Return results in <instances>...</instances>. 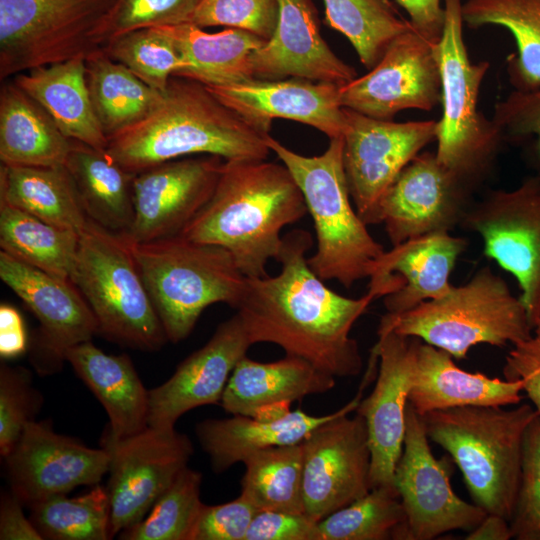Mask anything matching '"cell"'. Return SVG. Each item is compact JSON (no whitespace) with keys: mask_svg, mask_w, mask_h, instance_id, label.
<instances>
[{"mask_svg":"<svg viewBox=\"0 0 540 540\" xmlns=\"http://www.w3.org/2000/svg\"><path fill=\"white\" fill-rule=\"evenodd\" d=\"M73 140L14 82L0 92V160L4 165L65 166Z\"/></svg>","mask_w":540,"mask_h":540,"instance_id":"1f68e13d","label":"cell"},{"mask_svg":"<svg viewBox=\"0 0 540 540\" xmlns=\"http://www.w3.org/2000/svg\"><path fill=\"white\" fill-rule=\"evenodd\" d=\"M243 463L241 494L258 510L305 513L302 443L257 451Z\"/></svg>","mask_w":540,"mask_h":540,"instance_id":"74e56055","label":"cell"},{"mask_svg":"<svg viewBox=\"0 0 540 540\" xmlns=\"http://www.w3.org/2000/svg\"><path fill=\"white\" fill-rule=\"evenodd\" d=\"M200 472L185 467L158 497L149 514L140 522L120 532L125 540H188L198 516Z\"/></svg>","mask_w":540,"mask_h":540,"instance_id":"b9f144b4","label":"cell"},{"mask_svg":"<svg viewBox=\"0 0 540 540\" xmlns=\"http://www.w3.org/2000/svg\"><path fill=\"white\" fill-rule=\"evenodd\" d=\"M129 242L169 341L187 338L208 306L239 304L247 277L227 249L180 234Z\"/></svg>","mask_w":540,"mask_h":540,"instance_id":"8992f818","label":"cell"},{"mask_svg":"<svg viewBox=\"0 0 540 540\" xmlns=\"http://www.w3.org/2000/svg\"><path fill=\"white\" fill-rule=\"evenodd\" d=\"M258 511L242 494L219 505L203 503L188 540H245Z\"/></svg>","mask_w":540,"mask_h":540,"instance_id":"681fc988","label":"cell"},{"mask_svg":"<svg viewBox=\"0 0 540 540\" xmlns=\"http://www.w3.org/2000/svg\"><path fill=\"white\" fill-rule=\"evenodd\" d=\"M460 227L477 233L484 254L512 274L532 329L540 321V176L473 202Z\"/></svg>","mask_w":540,"mask_h":540,"instance_id":"8fae6325","label":"cell"},{"mask_svg":"<svg viewBox=\"0 0 540 540\" xmlns=\"http://www.w3.org/2000/svg\"><path fill=\"white\" fill-rule=\"evenodd\" d=\"M278 17V0H201L190 23L242 29L269 40Z\"/></svg>","mask_w":540,"mask_h":540,"instance_id":"f6af8a7d","label":"cell"},{"mask_svg":"<svg viewBox=\"0 0 540 540\" xmlns=\"http://www.w3.org/2000/svg\"><path fill=\"white\" fill-rule=\"evenodd\" d=\"M28 339L20 312L12 305L0 306V355L13 358L27 350Z\"/></svg>","mask_w":540,"mask_h":540,"instance_id":"11a10c76","label":"cell"},{"mask_svg":"<svg viewBox=\"0 0 540 540\" xmlns=\"http://www.w3.org/2000/svg\"><path fill=\"white\" fill-rule=\"evenodd\" d=\"M42 397L32 386L31 375L23 367L0 368V453L8 455L25 427L34 421Z\"/></svg>","mask_w":540,"mask_h":540,"instance_id":"ee69618b","label":"cell"},{"mask_svg":"<svg viewBox=\"0 0 540 540\" xmlns=\"http://www.w3.org/2000/svg\"><path fill=\"white\" fill-rule=\"evenodd\" d=\"M269 132L224 105L205 85L173 76L159 105L109 136L106 151L134 174L195 155L267 159Z\"/></svg>","mask_w":540,"mask_h":540,"instance_id":"3957f363","label":"cell"},{"mask_svg":"<svg viewBox=\"0 0 540 540\" xmlns=\"http://www.w3.org/2000/svg\"><path fill=\"white\" fill-rule=\"evenodd\" d=\"M101 447L110 455L107 491L111 538L147 515L158 497L188 466L193 454L190 439L174 427L147 426L122 438L105 431Z\"/></svg>","mask_w":540,"mask_h":540,"instance_id":"7c38bea8","label":"cell"},{"mask_svg":"<svg viewBox=\"0 0 540 540\" xmlns=\"http://www.w3.org/2000/svg\"><path fill=\"white\" fill-rule=\"evenodd\" d=\"M477 185L444 166L436 153H419L381 198L377 224L392 246L460 226Z\"/></svg>","mask_w":540,"mask_h":540,"instance_id":"2e32d148","label":"cell"},{"mask_svg":"<svg viewBox=\"0 0 540 540\" xmlns=\"http://www.w3.org/2000/svg\"><path fill=\"white\" fill-rule=\"evenodd\" d=\"M1 280L40 323L33 341V363L41 373L61 367L66 351L98 333L96 318L79 289L63 279L0 252Z\"/></svg>","mask_w":540,"mask_h":540,"instance_id":"ac0fdd59","label":"cell"},{"mask_svg":"<svg viewBox=\"0 0 540 540\" xmlns=\"http://www.w3.org/2000/svg\"><path fill=\"white\" fill-rule=\"evenodd\" d=\"M30 519L43 539H110V503L107 488L95 485L87 493L42 499L30 507Z\"/></svg>","mask_w":540,"mask_h":540,"instance_id":"60d3db41","label":"cell"},{"mask_svg":"<svg viewBox=\"0 0 540 540\" xmlns=\"http://www.w3.org/2000/svg\"><path fill=\"white\" fill-rule=\"evenodd\" d=\"M4 459L11 492L30 507L77 486L98 484L108 473L110 455L33 421Z\"/></svg>","mask_w":540,"mask_h":540,"instance_id":"ffe728a7","label":"cell"},{"mask_svg":"<svg viewBox=\"0 0 540 540\" xmlns=\"http://www.w3.org/2000/svg\"><path fill=\"white\" fill-rule=\"evenodd\" d=\"M521 380L489 378L460 369L447 351L411 336L408 402L420 415L452 407L516 405L522 399Z\"/></svg>","mask_w":540,"mask_h":540,"instance_id":"484cf974","label":"cell"},{"mask_svg":"<svg viewBox=\"0 0 540 540\" xmlns=\"http://www.w3.org/2000/svg\"><path fill=\"white\" fill-rule=\"evenodd\" d=\"M200 2L201 0H116L108 17V41L134 30L190 23Z\"/></svg>","mask_w":540,"mask_h":540,"instance_id":"c3c4849f","label":"cell"},{"mask_svg":"<svg viewBox=\"0 0 540 540\" xmlns=\"http://www.w3.org/2000/svg\"><path fill=\"white\" fill-rule=\"evenodd\" d=\"M161 28L182 59V67L174 76L206 86H230L255 79L251 56L267 40L237 28L210 33L193 23Z\"/></svg>","mask_w":540,"mask_h":540,"instance_id":"4dcf8cb0","label":"cell"},{"mask_svg":"<svg viewBox=\"0 0 540 540\" xmlns=\"http://www.w3.org/2000/svg\"><path fill=\"white\" fill-rule=\"evenodd\" d=\"M80 233L56 226L0 200V247L33 267L69 279Z\"/></svg>","mask_w":540,"mask_h":540,"instance_id":"8d00e7d4","label":"cell"},{"mask_svg":"<svg viewBox=\"0 0 540 540\" xmlns=\"http://www.w3.org/2000/svg\"><path fill=\"white\" fill-rule=\"evenodd\" d=\"M267 143L291 172L313 219L317 246L308 258L311 269L322 280H336L345 288L369 278L386 250L351 204L343 137L330 139L318 156L296 153L272 136Z\"/></svg>","mask_w":540,"mask_h":540,"instance_id":"5b68a950","label":"cell"},{"mask_svg":"<svg viewBox=\"0 0 540 540\" xmlns=\"http://www.w3.org/2000/svg\"><path fill=\"white\" fill-rule=\"evenodd\" d=\"M452 458L437 459L421 416L408 402L403 451L394 483L406 516V540H431L453 530H472L485 518L478 505L452 489Z\"/></svg>","mask_w":540,"mask_h":540,"instance_id":"5bb4252c","label":"cell"},{"mask_svg":"<svg viewBox=\"0 0 540 540\" xmlns=\"http://www.w3.org/2000/svg\"><path fill=\"white\" fill-rule=\"evenodd\" d=\"M436 45L414 29L401 34L367 74L340 87L342 106L381 120L407 109L431 111L442 96Z\"/></svg>","mask_w":540,"mask_h":540,"instance_id":"e0dca14e","label":"cell"},{"mask_svg":"<svg viewBox=\"0 0 540 540\" xmlns=\"http://www.w3.org/2000/svg\"><path fill=\"white\" fill-rule=\"evenodd\" d=\"M345 112L343 164L350 196L361 219L377 224L381 198L400 172L436 140L437 121L394 122L348 108Z\"/></svg>","mask_w":540,"mask_h":540,"instance_id":"9a60e30c","label":"cell"},{"mask_svg":"<svg viewBox=\"0 0 540 540\" xmlns=\"http://www.w3.org/2000/svg\"><path fill=\"white\" fill-rule=\"evenodd\" d=\"M115 2L0 0L1 80L104 49Z\"/></svg>","mask_w":540,"mask_h":540,"instance_id":"30bf717a","label":"cell"},{"mask_svg":"<svg viewBox=\"0 0 540 540\" xmlns=\"http://www.w3.org/2000/svg\"><path fill=\"white\" fill-rule=\"evenodd\" d=\"M467 405L421 416L429 440L459 467L476 505L510 521L521 483L526 429L535 407Z\"/></svg>","mask_w":540,"mask_h":540,"instance_id":"277c9868","label":"cell"},{"mask_svg":"<svg viewBox=\"0 0 540 540\" xmlns=\"http://www.w3.org/2000/svg\"><path fill=\"white\" fill-rule=\"evenodd\" d=\"M370 360L379 361L372 392L356 412L367 426L371 451L370 486L395 487L394 473L405 436V410L411 371V336L393 330L377 333Z\"/></svg>","mask_w":540,"mask_h":540,"instance_id":"44dd1931","label":"cell"},{"mask_svg":"<svg viewBox=\"0 0 540 540\" xmlns=\"http://www.w3.org/2000/svg\"><path fill=\"white\" fill-rule=\"evenodd\" d=\"M206 87L224 105L268 129L274 118H283L312 126L332 139L343 137L347 127L338 84L289 78Z\"/></svg>","mask_w":540,"mask_h":540,"instance_id":"cb8c5ba5","label":"cell"},{"mask_svg":"<svg viewBox=\"0 0 540 540\" xmlns=\"http://www.w3.org/2000/svg\"><path fill=\"white\" fill-rule=\"evenodd\" d=\"M335 383V377L296 356L269 363L244 356L232 371L220 405L231 415L254 417L268 406L326 393Z\"/></svg>","mask_w":540,"mask_h":540,"instance_id":"4316f807","label":"cell"},{"mask_svg":"<svg viewBox=\"0 0 540 540\" xmlns=\"http://www.w3.org/2000/svg\"><path fill=\"white\" fill-rule=\"evenodd\" d=\"M288 168L266 159L225 160L215 189L180 235L227 249L247 278L267 276L281 231L307 214Z\"/></svg>","mask_w":540,"mask_h":540,"instance_id":"7a4b0ae2","label":"cell"},{"mask_svg":"<svg viewBox=\"0 0 540 540\" xmlns=\"http://www.w3.org/2000/svg\"><path fill=\"white\" fill-rule=\"evenodd\" d=\"M312 244L306 230L287 233L276 258L280 272L246 278L237 314L252 345L273 343L335 378L354 377L363 360L350 333L376 297L348 298L327 287L308 264Z\"/></svg>","mask_w":540,"mask_h":540,"instance_id":"6da1fadb","label":"cell"},{"mask_svg":"<svg viewBox=\"0 0 540 540\" xmlns=\"http://www.w3.org/2000/svg\"><path fill=\"white\" fill-rule=\"evenodd\" d=\"M70 280L105 338L142 351H157L168 340L123 233L88 219Z\"/></svg>","mask_w":540,"mask_h":540,"instance_id":"ba28073f","label":"cell"},{"mask_svg":"<svg viewBox=\"0 0 540 540\" xmlns=\"http://www.w3.org/2000/svg\"><path fill=\"white\" fill-rule=\"evenodd\" d=\"M512 538L509 521L496 514H489L470 531L466 540H509Z\"/></svg>","mask_w":540,"mask_h":540,"instance_id":"9f6ffc18","label":"cell"},{"mask_svg":"<svg viewBox=\"0 0 540 540\" xmlns=\"http://www.w3.org/2000/svg\"><path fill=\"white\" fill-rule=\"evenodd\" d=\"M504 142L523 145L540 176V89L514 90L495 104L491 118Z\"/></svg>","mask_w":540,"mask_h":540,"instance_id":"7dc6e473","label":"cell"},{"mask_svg":"<svg viewBox=\"0 0 540 540\" xmlns=\"http://www.w3.org/2000/svg\"><path fill=\"white\" fill-rule=\"evenodd\" d=\"M532 336L514 345L503 367L505 380H521L523 391L540 415V321Z\"/></svg>","mask_w":540,"mask_h":540,"instance_id":"816d5d0a","label":"cell"},{"mask_svg":"<svg viewBox=\"0 0 540 540\" xmlns=\"http://www.w3.org/2000/svg\"><path fill=\"white\" fill-rule=\"evenodd\" d=\"M278 2L276 29L251 56L255 79L301 78L342 86L357 77L323 39L312 0Z\"/></svg>","mask_w":540,"mask_h":540,"instance_id":"d4e9b609","label":"cell"},{"mask_svg":"<svg viewBox=\"0 0 540 540\" xmlns=\"http://www.w3.org/2000/svg\"><path fill=\"white\" fill-rule=\"evenodd\" d=\"M445 23L436 45L443 108L437 121L436 156L447 168L479 186L494 167L503 139L478 110L489 62L472 63L463 38L461 0H443Z\"/></svg>","mask_w":540,"mask_h":540,"instance_id":"9c48e42d","label":"cell"},{"mask_svg":"<svg viewBox=\"0 0 540 540\" xmlns=\"http://www.w3.org/2000/svg\"><path fill=\"white\" fill-rule=\"evenodd\" d=\"M106 53L122 63L150 87L165 92L170 79L182 67V59L170 36L161 28L134 30L108 41Z\"/></svg>","mask_w":540,"mask_h":540,"instance_id":"7bdbcfd3","label":"cell"},{"mask_svg":"<svg viewBox=\"0 0 540 540\" xmlns=\"http://www.w3.org/2000/svg\"><path fill=\"white\" fill-rule=\"evenodd\" d=\"M87 217L102 227L126 233L133 221L135 175L104 150L73 141L65 164Z\"/></svg>","mask_w":540,"mask_h":540,"instance_id":"d6a6232c","label":"cell"},{"mask_svg":"<svg viewBox=\"0 0 540 540\" xmlns=\"http://www.w3.org/2000/svg\"><path fill=\"white\" fill-rule=\"evenodd\" d=\"M65 360L104 407L108 434L122 438L148 426L149 391L127 354H106L89 340L69 348Z\"/></svg>","mask_w":540,"mask_h":540,"instance_id":"83f0119b","label":"cell"},{"mask_svg":"<svg viewBox=\"0 0 540 540\" xmlns=\"http://www.w3.org/2000/svg\"><path fill=\"white\" fill-rule=\"evenodd\" d=\"M335 413L317 416L297 409L271 421L232 415L199 422L195 431L202 449L209 456L212 470L222 473L257 451L301 443L314 428Z\"/></svg>","mask_w":540,"mask_h":540,"instance_id":"f546056e","label":"cell"},{"mask_svg":"<svg viewBox=\"0 0 540 540\" xmlns=\"http://www.w3.org/2000/svg\"><path fill=\"white\" fill-rule=\"evenodd\" d=\"M224 161L213 155L190 156L137 173L134 217L123 234L131 242L179 235L211 197Z\"/></svg>","mask_w":540,"mask_h":540,"instance_id":"d6986e66","label":"cell"},{"mask_svg":"<svg viewBox=\"0 0 540 540\" xmlns=\"http://www.w3.org/2000/svg\"><path fill=\"white\" fill-rule=\"evenodd\" d=\"M84 58L17 74L13 82L53 119L70 140L104 150L108 138L94 110Z\"/></svg>","mask_w":540,"mask_h":540,"instance_id":"f1b7e54d","label":"cell"},{"mask_svg":"<svg viewBox=\"0 0 540 540\" xmlns=\"http://www.w3.org/2000/svg\"><path fill=\"white\" fill-rule=\"evenodd\" d=\"M325 23L342 33L360 62L372 69L390 44L413 29L388 0H323Z\"/></svg>","mask_w":540,"mask_h":540,"instance_id":"f35d334b","label":"cell"},{"mask_svg":"<svg viewBox=\"0 0 540 540\" xmlns=\"http://www.w3.org/2000/svg\"><path fill=\"white\" fill-rule=\"evenodd\" d=\"M321 540H406L397 488L380 486L318 522Z\"/></svg>","mask_w":540,"mask_h":540,"instance_id":"ab89813d","label":"cell"},{"mask_svg":"<svg viewBox=\"0 0 540 540\" xmlns=\"http://www.w3.org/2000/svg\"><path fill=\"white\" fill-rule=\"evenodd\" d=\"M363 386L354 399L301 442L305 513L316 522L371 490L366 422L358 413L348 416L356 410Z\"/></svg>","mask_w":540,"mask_h":540,"instance_id":"4fadbf2b","label":"cell"},{"mask_svg":"<svg viewBox=\"0 0 540 540\" xmlns=\"http://www.w3.org/2000/svg\"><path fill=\"white\" fill-rule=\"evenodd\" d=\"M91 101L107 138L145 118L162 101L160 92L104 49L85 60Z\"/></svg>","mask_w":540,"mask_h":540,"instance_id":"e575fe53","label":"cell"},{"mask_svg":"<svg viewBox=\"0 0 540 540\" xmlns=\"http://www.w3.org/2000/svg\"><path fill=\"white\" fill-rule=\"evenodd\" d=\"M0 200L78 233L83 231L89 219L66 166L1 164Z\"/></svg>","mask_w":540,"mask_h":540,"instance_id":"836d02e7","label":"cell"},{"mask_svg":"<svg viewBox=\"0 0 540 540\" xmlns=\"http://www.w3.org/2000/svg\"><path fill=\"white\" fill-rule=\"evenodd\" d=\"M468 243L450 232L420 236L385 251L369 277L368 292L384 297L386 314L400 315L450 292V275Z\"/></svg>","mask_w":540,"mask_h":540,"instance_id":"603a6c76","label":"cell"},{"mask_svg":"<svg viewBox=\"0 0 540 540\" xmlns=\"http://www.w3.org/2000/svg\"><path fill=\"white\" fill-rule=\"evenodd\" d=\"M245 540H321L318 522L306 513L259 510Z\"/></svg>","mask_w":540,"mask_h":540,"instance_id":"f907efd6","label":"cell"},{"mask_svg":"<svg viewBox=\"0 0 540 540\" xmlns=\"http://www.w3.org/2000/svg\"><path fill=\"white\" fill-rule=\"evenodd\" d=\"M22 502L12 493H4L0 503L1 540H42L43 537L22 511Z\"/></svg>","mask_w":540,"mask_h":540,"instance_id":"db71d44e","label":"cell"},{"mask_svg":"<svg viewBox=\"0 0 540 540\" xmlns=\"http://www.w3.org/2000/svg\"><path fill=\"white\" fill-rule=\"evenodd\" d=\"M393 330L418 337L443 349L453 358H465L478 344L516 345L532 336L520 296L489 266L476 271L465 284L453 286L445 296L425 301L400 314H385L377 333Z\"/></svg>","mask_w":540,"mask_h":540,"instance_id":"52a82bcc","label":"cell"},{"mask_svg":"<svg viewBox=\"0 0 540 540\" xmlns=\"http://www.w3.org/2000/svg\"><path fill=\"white\" fill-rule=\"evenodd\" d=\"M251 345L237 313L222 322L209 341L184 359L167 381L149 390L148 426L173 428L184 413L220 404L233 369Z\"/></svg>","mask_w":540,"mask_h":540,"instance_id":"7402d4cb","label":"cell"},{"mask_svg":"<svg viewBox=\"0 0 540 540\" xmlns=\"http://www.w3.org/2000/svg\"><path fill=\"white\" fill-rule=\"evenodd\" d=\"M512 538L540 540V415L526 429L521 483L509 521Z\"/></svg>","mask_w":540,"mask_h":540,"instance_id":"bcb514c9","label":"cell"},{"mask_svg":"<svg viewBox=\"0 0 540 540\" xmlns=\"http://www.w3.org/2000/svg\"><path fill=\"white\" fill-rule=\"evenodd\" d=\"M462 20L469 28L498 25L508 29L517 46L507 58L515 90L540 89V0H466Z\"/></svg>","mask_w":540,"mask_h":540,"instance_id":"d590c367","label":"cell"},{"mask_svg":"<svg viewBox=\"0 0 540 540\" xmlns=\"http://www.w3.org/2000/svg\"><path fill=\"white\" fill-rule=\"evenodd\" d=\"M396 1L408 13L413 29L429 42L437 44L444 29V4L440 0Z\"/></svg>","mask_w":540,"mask_h":540,"instance_id":"f5cc1de1","label":"cell"}]
</instances>
